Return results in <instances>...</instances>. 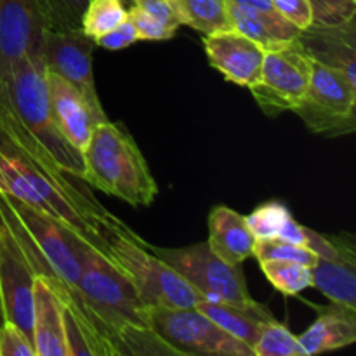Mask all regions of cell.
I'll return each instance as SVG.
<instances>
[{
	"label": "cell",
	"instance_id": "obj_1",
	"mask_svg": "<svg viewBox=\"0 0 356 356\" xmlns=\"http://www.w3.org/2000/svg\"><path fill=\"white\" fill-rule=\"evenodd\" d=\"M68 176L0 101V190L54 218L86 242L106 247L99 222L108 211Z\"/></svg>",
	"mask_w": 356,
	"mask_h": 356
},
{
	"label": "cell",
	"instance_id": "obj_2",
	"mask_svg": "<svg viewBox=\"0 0 356 356\" xmlns=\"http://www.w3.org/2000/svg\"><path fill=\"white\" fill-rule=\"evenodd\" d=\"M0 101L16 115L35 141L72 177L83 181V153L72 145L56 124L45 83L44 54H28L14 63L0 80Z\"/></svg>",
	"mask_w": 356,
	"mask_h": 356
},
{
	"label": "cell",
	"instance_id": "obj_3",
	"mask_svg": "<svg viewBox=\"0 0 356 356\" xmlns=\"http://www.w3.org/2000/svg\"><path fill=\"white\" fill-rule=\"evenodd\" d=\"M83 181L132 207H148L159 195L155 177L138 143L122 124L97 125L83 148Z\"/></svg>",
	"mask_w": 356,
	"mask_h": 356
},
{
	"label": "cell",
	"instance_id": "obj_4",
	"mask_svg": "<svg viewBox=\"0 0 356 356\" xmlns=\"http://www.w3.org/2000/svg\"><path fill=\"white\" fill-rule=\"evenodd\" d=\"M80 256L82 273L76 282V292L101 337L110 344L111 337L125 327L149 325V308L115 263L108 245L82 242Z\"/></svg>",
	"mask_w": 356,
	"mask_h": 356
},
{
	"label": "cell",
	"instance_id": "obj_5",
	"mask_svg": "<svg viewBox=\"0 0 356 356\" xmlns=\"http://www.w3.org/2000/svg\"><path fill=\"white\" fill-rule=\"evenodd\" d=\"M99 225L111 257L148 308H195L205 301L172 266L146 249L141 236L120 219L108 212Z\"/></svg>",
	"mask_w": 356,
	"mask_h": 356
},
{
	"label": "cell",
	"instance_id": "obj_6",
	"mask_svg": "<svg viewBox=\"0 0 356 356\" xmlns=\"http://www.w3.org/2000/svg\"><path fill=\"white\" fill-rule=\"evenodd\" d=\"M145 247L172 266L205 301L247 306L254 302L247 289L242 264H228L216 256L209 243L167 249L145 242Z\"/></svg>",
	"mask_w": 356,
	"mask_h": 356
},
{
	"label": "cell",
	"instance_id": "obj_7",
	"mask_svg": "<svg viewBox=\"0 0 356 356\" xmlns=\"http://www.w3.org/2000/svg\"><path fill=\"white\" fill-rule=\"evenodd\" d=\"M149 325L181 355L254 356L252 348L229 336L197 308H149Z\"/></svg>",
	"mask_w": 356,
	"mask_h": 356
},
{
	"label": "cell",
	"instance_id": "obj_8",
	"mask_svg": "<svg viewBox=\"0 0 356 356\" xmlns=\"http://www.w3.org/2000/svg\"><path fill=\"white\" fill-rule=\"evenodd\" d=\"M356 87L336 70L312 61L308 90L296 113L313 134H351L356 129Z\"/></svg>",
	"mask_w": 356,
	"mask_h": 356
},
{
	"label": "cell",
	"instance_id": "obj_9",
	"mask_svg": "<svg viewBox=\"0 0 356 356\" xmlns=\"http://www.w3.org/2000/svg\"><path fill=\"white\" fill-rule=\"evenodd\" d=\"M2 191V190H0ZM3 193V191H2ZM7 204L26 229L28 236L35 243L38 252L44 256L51 270L58 275L59 280L76 291V282L82 273V256L80 245L86 242L79 235L56 221L51 216L44 214L38 209L24 204L13 195L3 193Z\"/></svg>",
	"mask_w": 356,
	"mask_h": 356
},
{
	"label": "cell",
	"instance_id": "obj_10",
	"mask_svg": "<svg viewBox=\"0 0 356 356\" xmlns=\"http://www.w3.org/2000/svg\"><path fill=\"white\" fill-rule=\"evenodd\" d=\"M312 79V61L296 45L264 54L261 76L249 87L268 117L294 111L301 104Z\"/></svg>",
	"mask_w": 356,
	"mask_h": 356
},
{
	"label": "cell",
	"instance_id": "obj_11",
	"mask_svg": "<svg viewBox=\"0 0 356 356\" xmlns=\"http://www.w3.org/2000/svg\"><path fill=\"white\" fill-rule=\"evenodd\" d=\"M35 273L23 247L0 212V299L6 322L14 323L31 341Z\"/></svg>",
	"mask_w": 356,
	"mask_h": 356
},
{
	"label": "cell",
	"instance_id": "obj_12",
	"mask_svg": "<svg viewBox=\"0 0 356 356\" xmlns=\"http://www.w3.org/2000/svg\"><path fill=\"white\" fill-rule=\"evenodd\" d=\"M94 38L82 30L51 31L47 30L44 42L45 70L56 73L80 90L94 108L101 106L92 70Z\"/></svg>",
	"mask_w": 356,
	"mask_h": 356
},
{
	"label": "cell",
	"instance_id": "obj_13",
	"mask_svg": "<svg viewBox=\"0 0 356 356\" xmlns=\"http://www.w3.org/2000/svg\"><path fill=\"white\" fill-rule=\"evenodd\" d=\"M47 24L35 0H0V80L28 54H44Z\"/></svg>",
	"mask_w": 356,
	"mask_h": 356
},
{
	"label": "cell",
	"instance_id": "obj_14",
	"mask_svg": "<svg viewBox=\"0 0 356 356\" xmlns=\"http://www.w3.org/2000/svg\"><path fill=\"white\" fill-rule=\"evenodd\" d=\"M202 42L211 66L228 82L252 87L259 80L266 51L249 37L232 28L205 35Z\"/></svg>",
	"mask_w": 356,
	"mask_h": 356
},
{
	"label": "cell",
	"instance_id": "obj_15",
	"mask_svg": "<svg viewBox=\"0 0 356 356\" xmlns=\"http://www.w3.org/2000/svg\"><path fill=\"white\" fill-rule=\"evenodd\" d=\"M294 45L309 61L336 70L356 87V21L336 26L312 24L299 31Z\"/></svg>",
	"mask_w": 356,
	"mask_h": 356
},
{
	"label": "cell",
	"instance_id": "obj_16",
	"mask_svg": "<svg viewBox=\"0 0 356 356\" xmlns=\"http://www.w3.org/2000/svg\"><path fill=\"white\" fill-rule=\"evenodd\" d=\"M45 83L56 124L65 138L83 152L94 129L108 120L106 113L94 108L76 87L49 70H45Z\"/></svg>",
	"mask_w": 356,
	"mask_h": 356
},
{
	"label": "cell",
	"instance_id": "obj_17",
	"mask_svg": "<svg viewBox=\"0 0 356 356\" xmlns=\"http://www.w3.org/2000/svg\"><path fill=\"white\" fill-rule=\"evenodd\" d=\"M336 256L318 257L312 268V287L318 289L327 299L356 309V247L350 233L330 235Z\"/></svg>",
	"mask_w": 356,
	"mask_h": 356
},
{
	"label": "cell",
	"instance_id": "obj_18",
	"mask_svg": "<svg viewBox=\"0 0 356 356\" xmlns=\"http://www.w3.org/2000/svg\"><path fill=\"white\" fill-rule=\"evenodd\" d=\"M31 343L35 356H68L63 302L42 277H35Z\"/></svg>",
	"mask_w": 356,
	"mask_h": 356
},
{
	"label": "cell",
	"instance_id": "obj_19",
	"mask_svg": "<svg viewBox=\"0 0 356 356\" xmlns=\"http://www.w3.org/2000/svg\"><path fill=\"white\" fill-rule=\"evenodd\" d=\"M318 318L298 337L302 355H320L351 346L356 341V309L330 302L329 306H315Z\"/></svg>",
	"mask_w": 356,
	"mask_h": 356
},
{
	"label": "cell",
	"instance_id": "obj_20",
	"mask_svg": "<svg viewBox=\"0 0 356 356\" xmlns=\"http://www.w3.org/2000/svg\"><path fill=\"white\" fill-rule=\"evenodd\" d=\"M228 14L233 30L249 37L266 52L291 47L301 31L277 10L254 9L228 2Z\"/></svg>",
	"mask_w": 356,
	"mask_h": 356
},
{
	"label": "cell",
	"instance_id": "obj_21",
	"mask_svg": "<svg viewBox=\"0 0 356 356\" xmlns=\"http://www.w3.org/2000/svg\"><path fill=\"white\" fill-rule=\"evenodd\" d=\"M209 247L228 264H242L252 257L256 236L249 229L245 216L226 205H216L209 214Z\"/></svg>",
	"mask_w": 356,
	"mask_h": 356
},
{
	"label": "cell",
	"instance_id": "obj_22",
	"mask_svg": "<svg viewBox=\"0 0 356 356\" xmlns=\"http://www.w3.org/2000/svg\"><path fill=\"white\" fill-rule=\"evenodd\" d=\"M195 308L218 323L225 332L252 348L264 327L273 322L275 316L266 306L250 302L247 306H235L228 302L202 301Z\"/></svg>",
	"mask_w": 356,
	"mask_h": 356
},
{
	"label": "cell",
	"instance_id": "obj_23",
	"mask_svg": "<svg viewBox=\"0 0 356 356\" xmlns=\"http://www.w3.org/2000/svg\"><path fill=\"white\" fill-rule=\"evenodd\" d=\"M181 24L204 35L232 30L226 0H174Z\"/></svg>",
	"mask_w": 356,
	"mask_h": 356
},
{
	"label": "cell",
	"instance_id": "obj_24",
	"mask_svg": "<svg viewBox=\"0 0 356 356\" xmlns=\"http://www.w3.org/2000/svg\"><path fill=\"white\" fill-rule=\"evenodd\" d=\"M110 346L111 351H113V356H181L179 351L174 350L169 343H165L149 325H132L118 330L111 337Z\"/></svg>",
	"mask_w": 356,
	"mask_h": 356
},
{
	"label": "cell",
	"instance_id": "obj_25",
	"mask_svg": "<svg viewBox=\"0 0 356 356\" xmlns=\"http://www.w3.org/2000/svg\"><path fill=\"white\" fill-rule=\"evenodd\" d=\"M261 270L284 296H299L312 287V268L296 261H261Z\"/></svg>",
	"mask_w": 356,
	"mask_h": 356
},
{
	"label": "cell",
	"instance_id": "obj_26",
	"mask_svg": "<svg viewBox=\"0 0 356 356\" xmlns=\"http://www.w3.org/2000/svg\"><path fill=\"white\" fill-rule=\"evenodd\" d=\"M125 0H89L80 21V30L94 38L117 28L127 17Z\"/></svg>",
	"mask_w": 356,
	"mask_h": 356
},
{
	"label": "cell",
	"instance_id": "obj_27",
	"mask_svg": "<svg viewBox=\"0 0 356 356\" xmlns=\"http://www.w3.org/2000/svg\"><path fill=\"white\" fill-rule=\"evenodd\" d=\"M51 31L80 30V21L89 0H35Z\"/></svg>",
	"mask_w": 356,
	"mask_h": 356
},
{
	"label": "cell",
	"instance_id": "obj_28",
	"mask_svg": "<svg viewBox=\"0 0 356 356\" xmlns=\"http://www.w3.org/2000/svg\"><path fill=\"white\" fill-rule=\"evenodd\" d=\"M252 257H256L257 263L261 261H296V263L306 264L309 268L315 266L318 261V256L308 247L287 242L280 236L256 240Z\"/></svg>",
	"mask_w": 356,
	"mask_h": 356
},
{
	"label": "cell",
	"instance_id": "obj_29",
	"mask_svg": "<svg viewBox=\"0 0 356 356\" xmlns=\"http://www.w3.org/2000/svg\"><path fill=\"white\" fill-rule=\"evenodd\" d=\"M254 356H305L299 341L284 323H268L252 346Z\"/></svg>",
	"mask_w": 356,
	"mask_h": 356
},
{
	"label": "cell",
	"instance_id": "obj_30",
	"mask_svg": "<svg viewBox=\"0 0 356 356\" xmlns=\"http://www.w3.org/2000/svg\"><path fill=\"white\" fill-rule=\"evenodd\" d=\"M292 218L287 205L282 202H264L263 205L254 209L249 216H245V221L256 240L259 238H273L280 235L285 222Z\"/></svg>",
	"mask_w": 356,
	"mask_h": 356
},
{
	"label": "cell",
	"instance_id": "obj_31",
	"mask_svg": "<svg viewBox=\"0 0 356 356\" xmlns=\"http://www.w3.org/2000/svg\"><path fill=\"white\" fill-rule=\"evenodd\" d=\"M312 7V24L336 26L356 16V0H308Z\"/></svg>",
	"mask_w": 356,
	"mask_h": 356
},
{
	"label": "cell",
	"instance_id": "obj_32",
	"mask_svg": "<svg viewBox=\"0 0 356 356\" xmlns=\"http://www.w3.org/2000/svg\"><path fill=\"white\" fill-rule=\"evenodd\" d=\"M129 17H131V21L134 23L139 40L162 42V40H170V38L176 35L172 30L163 26L160 21H156L155 17H152L149 14H146L145 10H141L136 6L129 7Z\"/></svg>",
	"mask_w": 356,
	"mask_h": 356
},
{
	"label": "cell",
	"instance_id": "obj_33",
	"mask_svg": "<svg viewBox=\"0 0 356 356\" xmlns=\"http://www.w3.org/2000/svg\"><path fill=\"white\" fill-rule=\"evenodd\" d=\"M0 356H35L33 343L14 323L0 327Z\"/></svg>",
	"mask_w": 356,
	"mask_h": 356
},
{
	"label": "cell",
	"instance_id": "obj_34",
	"mask_svg": "<svg viewBox=\"0 0 356 356\" xmlns=\"http://www.w3.org/2000/svg\"><path fill=\"white\" fill-rule=\"evenodd\" d=\"M132 6L139 7L141 10H145L146 14H149L152 17H155L156 21L167 26L169 30H172L174 33L177 31V28L183 26L179 19V14H177L176 3L174 0H131Z\"/></svg>",
	"mask_w": 356,
	"mask_h": 356
},
{
	"label": "cell",
	"instance_id": "obj_35",
	"mask_svg": "<svg viewBox=\"0 0 356 356\" xmlns=\"http://www.w3.org/2000/svg\"><path fill=\"white\" fill-rule=\"evenodd\" d=\"M138 40H139L138 31H136L134 23L131 21V17H129V13H127V17H125L117 28L106 31V33L97 37L94 42H96V45H99V47L103 49H108V51H122V49L131 47V45L136 44Z\"/></svg>",
	"mask_w": 356,
	"mask_h": 356
},
{
	"label": "cell",
	"instance_id": "obj_36",
	"mask_svg": "<svg viewBox=\"0 0 356 356\" xmlns=\"http://www.w3.org/2000/svg\"><path fill=\"white\" fill-rule=\"evenodd\" d=\"M271 3L282 17L296 24L299 30L312 26V7L308 0H271Z\"/></svg>",
	"mask_w": 356,
	"mask_h": 356
},
{
	"label": "cell",
	"instance_id": "obj_37",
	"mask_svg": "<svg viewBox=\"0 0 356 356\" xmlns=\"http://www.w3.org/2000/svg\"><path fill=\"white\" fill-rule=\"evenodd\" d=\"M226 2L236 3V6L254 7V9H264V10H275L271 0H226Z\"/></svg>",
	"mask_w": 356,
	"mask_h": 356
},
{
	"label": "cell",
	"instance_id": "obj_38",
	"mask_svg": "<svg viewBox=\"0 0 356 356\" xmlns=\"http://www.w3.org/2000/svg\"><path fill=\"white\" fill-rule=\"evenodd\" d=\"M6 323V315H3V308H2V299H0V327Z\"/></svg>",
	"mask_w": 356,
	"mask_h": 356
}]
</instances>
